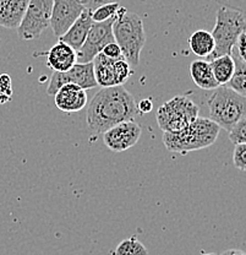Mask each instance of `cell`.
I'll return each mask as SVG.
<instances>
[{
    "mask_svg": "<svg viewBox=\"0 0 246 255\" xmlns=\"http://www.w3.org/2000/svg\"><path fill=\"white\" fill-rule=\"evenodd\" d=\"M221 255H246V253L240 251V249H228V251L223 252Z\"/></svg>",
    "mask_w": 246,
    "mask_h": 255,
    "instance_id": "obj_31",
    "label": "cell"
},
{
    "mask_svg": "<svg viewBox=\"0 0 246 255\" xmlns=\"http://www.w3.org/2000/svg\"><path fill=\"white\" fill-rule=\"evenodd\" d=\"M137 110L140 113H150L153 110V102L151 98H145L137 103Z\"/></svg>",
    "mask_w": 246,
    "mask_h": 255,
    "instance_id": "obj_30",
    "label": "cell"
},
{
    "mask_svg": "<svg viewBox=\"0 0 246 255\" xmlns=\"http://www.w3.org/2000/svg\"><path fill=\"white\" fill-rule=\"evenodd\" d=\"M113 69H114V80L115 85H123L128 81L130 75L132 74L131 65L128 63V60L124 57L119 58V59L114 60V65H113Z\"/></svg>",
    "mask_w": 246,
    "mask_h": 255,
    "instance_id": "obj_22",
    "label": "cell"
},
{
    "mask_svg": "<svg viewBox=\"0 0 246 255\" xmlns=\"http://www.w3.org/2000/svg\"><path fill=\"white\" fill-rule=\"evenodd\" d=\"M55 106L59 111L66 113L80 112L87 105V92L79 85H63L54 95Z\"/></svg>",
    "mask_w": 246,
    "mask_h": 255,
    "instance_id": "obj_12",
    "label": "cell"
},
{
    "mask_svg": "<svg viewBox=\"0 0 246 255\" xmlns=\"http://www.w3.org/2000/svg\"><path fill=\"white\" fill-rule=\"evenodd\" d=\"M230 55L234 59L235 68L232 79L229 80L227 86L234 90L238 94L246 96V63L243 62L234 52L230 53Z\"/></svg>",
    "mask_w": 246,
    "mask_h": 255,
    "instance_id": "obj_20",
    "label": "cell"
},
{
    "mask_svg": "<svg viewBox=\"0 0 246 255\" xmlns=\"http://www.w3.org/2000/svg\"><path fill=\"white\" fill-rule=\"evenodd\" d=\"M140 112L137 103L123 85L102 87L87 107L86 122L89 130L103 134L116 124L132 121Z\"/></svg>",
    "mask_w": 246,
    "mask_h": 255,
    "instance_id": "obj_1",
    "label": "cell"
},
{
    "mask_svg": "<svg viewBox=\"0 0 246 255\" xmlns=\"http://www.w3.org/2000/svg\"><path fill=\"white\" fill-rule=\"evenodd\" d=\"M30 0H0V26L15 30L20 26Z\"/></svg>",
    "mask_w": 246,
    "mask_h": 255,
    "instance_id": "obj_15",
    "label": "cell"
},
{
    "mask_svg": "<svg viewBox=\"0 0 246 255\" xmlns=\"http://www.w3.org/2000/svg\"><path fill=\"white\" fill-rule=\"evenodd\" d=\"M232 52H234L243 62L246 63V30L237 39V43L233 47Z\"/></svg>",
    "mask_w": 246,
    "mask_h": 255,
    "instance_id": "obj_27",
    "label": "cell"
},
{
    "mask_svg": "<svg viewBox=\"0 0 246 255\" xmlns=\"http://www.w3.org/2000/svg\"><path fill=\"white\" fill-rule=\"evenodd\" d=\"M190 75L192 81L202 90H214L219 86L213 75L210 62L194 60L190 64Z\"/></svg>",
    "mask_w": 246,
    "mask_h": 255,
    "instance_id": "obj_16",
    "label": "cell"
},
{
    "mask_svg": "<svg viewBox=\"0 0 246 255\" xmlns=\"http://www.w3.org/2000/svg\"><path fill=\"white\" fill-rule=\"evenodd\" d=\"M141 132V127L134 119L126 121L103 132V142L113 152H123L136 145Z\"/></svg>",
    "mask_w": 246,
    "mask_h": 255,
    "instance_id": "obj_10",
    "label": "cell"
},
{
    "mask_svg": "<svg viewBox=\"0 0 246 255\" xmlns=\"http://www.w3.org/2000/svg\"><path fill=\"white\" fill-rule=\"evenodd\" d=\"M47 65L53 71H68L78 63V53L73 47L63 41H58L47 53Z\"/></svg>",
    "mask_w": 246,
    "mask_h": 255,
    "instance_id": "obj_13",
    "label": "cell"
},
{
    "mask_svg": "<svg viewBox=\"0 0 246 255\" xmlns=\"http://www.w3.org/2000/svg\"><path fill=\"white\" fill-rule=\"evenodd\" d=\"M113 34L128 63L132 68L139 65L140 54L146 44V32L141 17L120 6L115 14Z\"/></svg>",
    "mask_w": 246,
    "mask_h": 255,
    "instance_id": "obj_3",
    "label": "cell"
},
{
    "mask_svg": "<svg viewBox=\"0 0 246 255\" xmlns=\"http://www.w3.org/2000/svg\"><path fill=\"white\" fill-rule=\"evenodd\" d=\"M208 108L211 121L229 132L246 116V96L238 94L227 85H221L211 95Z\"/></svg>",
    "mask_w": 246,
    "mask_h": 255,
    "instance_id": "obj_4",
    "label": "cell"
},
{
    "mask_svg": "<svg viewBox=\"0 0 246 255\" xmlns=\"http://www.w3.org/2000/svg\"><path fill=\"white\" fill-rule=\"evenodd\" d=\"M120 0H81L82 5L84 6V9L89 10V11H93L97 7L102 6V5L110 4V2H119Z\"/></svg>",
    "mask_w": 246,
    "mask_h": 255,
    "instance_id": "obj_29",
    "label": "cell"
},
{
    "mask_svg": "<svg viewBox=\"0 0 246 255\" xmlns=\"http://www.w3.org/2000/svg\"><path fill=\"white\" fill-rule=\"evenodd\" d=\"M233 163L238 169L246 172V142L235 145L233 152Z\"/></svg>",
    "mask_w": 246,
    "mask_h": 255,
    "instance_id": "obj_26",
    "label": "cell"
},
{
    "mask_svg": "<svg viewBox=\"0 0 246 255\" xmlns=\"http://www.w3.org/2000/svg\"><path fill=\"white\" fill-rule=\"evenodd\" d=\"M189 47L195 55L207 58L214 50V39L211 32L206 30H197L190 36Z\"/></svg>",
    "mask_w": 246,
    "mask_h": 255,
    "instance_id": "obj_18",
    "label": "cell"
},
{
    "mask_svg": "<svg viewBox=\"0 0 246 255\" xmlns=\"http://www.w3.org/2000/svg\"><path fill=\"white\" fill-rule=\"evenodd\" d=\"M229 139L234 145L246 142V116L243 117L229 131Z\"/></svg>",
    "mask_w": 246,
    "mask_h": 255,
    "instance_id": "obj_24",
    "label": "cell"
},
{
    "mask_svg": "<svg viewBox=\"0 0 246 255\" xmlns=\"http://www.w3.org/2000/svg\"><path fill=\"white\" fill-rule=\"evenodd\" d=\"M100 53H103L105 57L110 58V59H119V58L123 57V53H121L120 47H119V44L116 43L115 41L108 43L107 46L103 48Z\"/></svg>",
    "mask_w": 246,
    "mask_h": 255,
    "instance_id": "obj_28",
    "label": "cell"
},
{
    "mask_svg": "<svg viewBox=\"0 0 246 255\" xmlns=\"http://www.w3.org/2000/svg\"><path fill=\"white\" fill-rule=\"evenodd\" d=\"M53 0H30L25 16L16 28L22 41H32L39 38L50 26Z\"/></svg>",
    "mask_w": 246,
    "mask_h": 255,
    "instance_id": "obj_7",
    "label": "cell"
},
{
    "mask_svg": "<svg viewBox=\"0 0 246 255\" xmlns=\"http://www.w3.org/2000/svg\"><path fill=\"white\" fill-rule=\"evenodd\" d=\"M115 59L105 57L103 53H98L93 59V71L97 85L100 87L116 86L114 80V65Z\"/></svg>",
    "mask_w": 246,
    "mask_h": 255,
    "instance_id": "obj_17",
    "label": "cell"
},
{
    "mask_svg": "<svg viewBox=\"0 0 246 255\" xmlns=\"http://www.w3.org/2000/svg\"><path fill=\"white\" fill-rule=\"evenodd\" d=\"M115 255H148L146 247L135 236L124 239L115 249Z\"/></svg>",
    "mask_w": 246,
    "mask_h": 255,
    "instance_id": "obj_21",
    "label": "cell"
},
{
    "mask_svg": "<svg viewBox=\"0 0 246 255\" xmlns=\"http://www.w3.org/2000/svg\"><path fill=\"white\" fill-rule=\"evenodd\" d=\"M119 7H120L119 2L102 5V6L97 7L96 10L92 11V20H93V22H103V21L109 20V18L114 17Z\"/></svg>",
    "mask_w": 246,
    "mask_h": 255,
    "instance_id": "obj_23",
    "label": "cell"
},
{
    "mask_svg": "<svg viewBox=\"0 0 246 255\" xmlns=\"http://www.w3.org/2000/svg\"><path fill=\"white\" fill-rule=\"evenodd\" d=\"M203 255H217L216 253H207V254H203Z\"/></svg>",
    "mask_w": 246,
    "mask_h": 255,
    "instance_id": "obj_32",
    "label": "cell"
},
{
    "mask_svg": "<svg viewBox=\"0 0 246 255\" xmlns=\"http://www.w3.org/2000/svg\"><path fill=\"white\" fill-rule=\"evenodd\" d=\"M12 97V82L7 74H0V105L10 102Z\"/></svg>",
    "mask_w": 246,
    "mask_h": 255,
    "instance_id": "obj_25",
    "label": "cell"
},
{
    "mask_svg": "<svg viewBox=\"0 0 246 255\" xmlns=\"http://www.w3.org/2000/svg\"><path fill=\"white\" fill-rule=\"evenodd\" d=\"M115 21L114 17L109 18L103 22H93L89 28L88 34L84 39L80 49L78 50V62L79 63H89L93 62L94 57L110 42H114V34H113V23Z\"/></svg>",
    "mask_w": 246,
    "mask_h": 255,
    "instance_id": "obj_8",
    "label": "cell"
},
{
    "mask_svg": "<svg viewBox=\"0 0 246 255\" xmlns=\"http://www.w3.org/2000/svg\"><path fill=\"white\" fill-rule=\"evenodd\" d=\"M221 128L210 118L197 117L192 123L175 132H163V143L166 150L186 155L191 151L202 150L213 145L218 139Z\"/></svg>",
    "mask_w": 246,
    "mask_h": 255,
    "instance_id": "obj_2",
    "label": "cell"
},
{
    "mask_svg": "<svg viewBox=\"0 0 246 255\" xmlns=\"http://www.w3.org/2000/svg\"><path fill=\"white\" fill-rule=\"evenodd\" d=\"M84 6L81 0H53L50 28L55 37H62L82 14Z\"/></svg>",
    "mask_w": 246,
    "mask_h": 255,
    "instance_id": "obj_11",
    "label": "cell"
},
{
    "mask_svg": "<svg viewBox=\"0 0 246 255\" xmlns=\"http://www.w3.org/2000/svg\"><path fill=\"white\" fill-rule=\"evenodd\" d=\"M92 23H93V20H92V11L84 9L83 11H82V14L79 16L78 20L70 26V28H69L62 37H59V39L65 42V43H68L69 46H71L76 52H78L82 44H83Z\"/></svg>",
    "mask_w": 246,
    "mask_h": 255,
    "instance_id": "obj_14",
    "label": "cell"
},
{
    "mask_svg": "<svg viewBox=\"0 0 246 255\" xmlns=\"http://www.w3.org/2000/svg\"><path fill=\"white\" fill-rule=\"evenodd\" d=\"M246 30L245 16L239 11L221 7L217 11L216 25L211 32L214 39V50L208 59L230 54L240 34Z\"/></svg>",
    "mask_w": 246,
    "mask_h": 255,
    "instance_id": "obj_5",
    "label": "cell"
},
{
    "mask_svg": "<svg viewBox=\"0 0 246 255\" xmlns=\"http://www.w3.org/2000/svg\"><path fill=\"white\" fill-rule=\"evenodd\" d=\"M198 106L187 96H175L164 102L157 111V123L163 132L184 129L198 117Z\"/></svg>",
    "mask_w": 246,
    "mask_h": 255,
    "instance_id": "obj_6",
    "label": "cell"
},
{
    "mask_svg": "<svg viewBox=\"0 0 246 255\" xmlns=\"http://www.w3.org/2000/svg\"><path fill=\"white\" fill-rule=\"evenodd\" d=\"M211 68H212L213 75L216 81L221 85H227L230 79H232L233 73H234V59L230 54L221 55V57L214 58L210 62Z\"/></svg>",
    "mask_w": 246,
    "mask_h": 255,
    "instance_id": "obj_19",
    "label": "cell"
},
{
    "mask_svg": "<svg viewBox=\"0 0 246 255\" xmlns=\"http://www.w3.org/2000/svg\"><path fill=\"white\" fill-rule=\"evenodd\" d=\"M66 84L79 85L83 90H91L98 86L94 78L93 63H76L68 71H63V73L54 71L50 78L47 94L54 96L58 90Z\"/></svg>",
    "mask_w": 246,
    "mask_h": 255,
    "instance_id": "obj_9",
    "label": "cell"
}]
</instances>
